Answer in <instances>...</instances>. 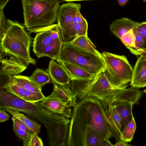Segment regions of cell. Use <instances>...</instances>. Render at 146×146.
Returning a JSON list of instances; mask_svg holds the SVG:
<instances>
[{"label":"cell","instance_id":"7402d4cb","mask_svg":"<svg viewBox=\"0 0 146 146\" xmlns=\"http://www.w3.org/2000/svg\"><path fill=\"white\" fill-rule=\"evenodd\" d=\"M9 78L15 84L27 90L34 93L42 92V87L35 84L29 77L18 75Z\"/></svg>","mask_w":146,"mask_h":146},{"label":"cell","instance_id":"1f68e13d","mask_svg":"<svg viewBox=\"0 0 146 146\" xmlns=\"http://www.w3.org/2000/svg\"><path fill=\"white\" fill-rule=\"evenodd\" d=\"M13 131L17 137L23 141L27 138L30 135L19 127L15 124H13Z\"/></svg>","mask_w":146,"mask_h":146},{"label":"cell","instance_id":"d6986e66","mask_svg":"<svg viewBox=\"0 0 146 146\" xmlns=\"http://www.w3.org/2000/svg\"><path fill=\"white\" fill-rule=\"evenodd\" d=\"M52 83L53 89L51 94L71 107H74L77 104V99L68 84L62 85L54 82Z\"/></svg>","mask_w":146,"mask_h":146},{"label":"cell","instance_id":"44dd1931","mask_svg":"<svg viewBox=\"0 0 146 146\" xmlns=\"http://www.w3.org/2000/svg\"><path fill=\"white\" fill-rule=\"evenodd\" d=\"M58 63L64 68L72 80L92 79L96 76L86 70L71 64L63 62Z\"/></svg>","mask_w":146,"mask_h":146},{"label":"cell","instance_id":"4fadbf2b","mask_svg":"<svg viewBox=\"0 0 146 146\" xmlns=\"http://www.w3.org/2000/svg\"><path fill=\"white\" fill-rule=\"evenodd\" d=\"M9 79L2 88L6 91L14 94L17 97L30 102L42 101L45 98L42 93H34L27 90L15 84Z\"/></svg>","mask_w":146,"mask_h":146},{"label":"cell","instance_id":"ffe728a7","mask_svg":"<svg viewBox=\"0 0 146 146\" xmlns=\"http://www.w3.org/2000/svg\"><path fill=\"white\" fill-rule=\"evenodd\" d=\"M139 100L138 99L128 100L113 104L116 105L117 110L121 117L123 129L131 118L133 105L137 104Z\"/></svg>","mask_w":146,"mask_h":146},{"label":"cell","instance_id":"e575fe53","mask_svg":"<svg viewBox=\"0 0 146 146\" xmlns=\"http://www.w3.org/2000/svg\"><path fill=\"white\" fill-rule=\"evenodd\" d=\"M114 146L109 139L104 138L101 142L100 146Z\"/></svg>","mask_w":146,"mask_h":146},{"label":"cell","instance_id":"277c9868","mask_svg":"<svg viewBox=\"0 0 146 146\" xmlns=\"http://www.w3.org/2000/svg\"><path fill=\"white\" fill-rule=\"evenodd\" d=\"M9 20V27L0 40V52L19 59L27 66L31 64H35V60L30 55L31 37L18 21Z\"/></svg>","mask_w":146,"mask_h":146},{"label":"cell","instance_id":"9a60e30c","mask_svg":"<svg viewBox=\"0 0 146 146\" xmlns=\"http://www.w3.org/2000/svg\"><path fill=\"white\" fill-rule=\"evenodd\" d=\"M133 70L130 86L134 88L146 86V51L139 56Z\"/></svg>","mask_w":146,"mask_h":146},{"label":"cell","instance_id":"30bf717a","mask_svg":"<svg viewBox=\"0 0 146 146\" xmlns=\"http://www.w3.org/2000/svg\"><path fill=\"white\" fill-rule=\"evenodd\" d=\"M70 123L66 117L54 122L47 131L48 145L66 146Z\"/></svg>","mask_w":146,"mask_h":146},{"label":"cell","instance_id":"d6a6232c","mask_svg":"<svg viewBox=\"0 0 146 146\" xmlns=\"http://www.w3.org/2000/svg\"><path fill=\"white\" fill-rule=\"evenodd\" d=\"M12 119L13 123L15 124L19 127L31 135L32 132L29 128L22 122L14 116H12Z\"/></svg>","mask_w":146,"mask_h":146},{"label":"cell","instance_id":"5bb4252c","mask_svg":"<svg viewBox=\"0 0 146 146\" xmlns=\"http://www.w3.org/2000/svg\"><path fill=\"white\" fill-rule=\"evenodd\" d=\"M43 107L49 111L71 118L72 111L71 106L51 94L40 102Z\"/></svg>","mask_w":146,"mask_h":146},{"label":"cell","instance_id":"8d00e7d4","mask_svg":"<svg viewBox=\"0 0 146 146\" xmlns=\"http://www.w3.org/2000/svg\"><path fill=\"white\" fill-rule=\"evenodd\" d=\"M9 0H0V8L3 9Z\"/></svg>","mask_w":146,"mask_h":146},{"label":"cell","instance_id":"74e56055","mask_svg":"<svg viewBox=\"0 0 146 146\" xmlns=\"http://www.w3.org/2000/svg\"><path fill=\"white\" fill-rule=\"evenodd\" d=\"M119 4L121 6H124L129 0H117Z\"/></svg>","mask_w":146,"mask_h":146},{"label":"cell","instance_id":"3957f363","mask_svg":"<svg viewBox=\"0 0 146 146\" xmlns=\"http://www.w3.org/2000/svg\"><path fill=\"white\" fill-rule=\"evenodd\" d=\"M24 25L29 33H38L57 20L60 0H21Z\"/></svg>","mask_w":146,"mask_h":146},{"label":"cell","instance_id":"d4e9b609","mask_svg":"<svg viewBox=\"0 0 146 146\" xmlns=\"http://www.w3.org/2000/svg\"><path fill=\"white\" fill-rule=\"evenodd\" d=\"M29 78L41 87L47 84L52 83L49 74L46 71L39 68L36 69Z\"/></svg>","mask_w":146,"mask_h":146},{"label":"cell","instance_id":"ba28073f","mask_svg":"<svg viewBox=\"0 0 146 146\" xmlns=\"http://www.w3.org/2000/svg\"><path fill=\"white\" fill-rule=\"evenodd\" d=\"M102 56L106 64L105 72L113 86L119 87L131 82L133 69L125 56L105 51Z\"/></svg>","mask_w":146,"mask_h":146},{"label":"cell","instance_id":"836d02e7","mask_svg":"<svg viewBox=\"0 0 146 146\" xmlns=\"http://www.w3.org/2000/svg\"><path fill=\"white\" fill-rule=\"evenodd\" d=\"M4 109H0V122H3L9 119L10 116Z\"/></svg>","mask_w":146,"mask_h":146},{"label":"cell","instance_id":"7c38bea8","mask_svg":"<svg viewBox=\"0 0 146 146\" xmlns=\"http://www.w3.org/2000/svg\"><path fill=\"white\" fill-rule=\"evenodd\" d=\"M6 55L7 57H5L3 53L0 52L1 71L8 78L20 75L27 68L26 65L19 59L12 56Z\"/></svg>","mask_w":146,"mask_h":146},{"label":"cell","instance_id":"83f0119b","mask_svg":"<svg viewBox=\"0 0 146 146\" xmlns=\"http://www.w3.org/2000/svg\"><path fill=\"white\" fill-rule=\"evenodd\" d=\"M136 36L135 45L132 54L136 56H139L144 51L143 39L138 32L135 29H133Z\"/></svg>","mask_w":146,"mask_h":146},{"label":"cell","instance_id":"4316f807","mask_svg":"<svg viewBox=\"0 0 146 146\" xmlns=\"http://www.w3.org/2000/svg\"><path fill=\"white\" fill-rule=\"evenodd\" d=\"M136 39L134 31L133 29H131L123 35L120 40L132 53L135 46Z\"/></svg>","mask_w":146,"mask_h":146},{"label":"cell","instance_id":"e0dca14e","mask_svg":"<svg viewBox=\"0 0 146 146\" xmlns=\"http://www.w3.org/2000/svg\"><path fill=\"white\" fill-rule=\"evenodd\" d=\"M140 23L123 17L113 21L110 25V29L113 35L120 39L123 35L136 27Z\"/></svg>","mask_w":146,"mask_h":146},{"label":"cell","instance_id":"8fae6325","mask_svg":"<svg viewBox=\"0 0 146 146\" xmlns=\"http://www.w3.org/2000/svg\"><path fill=\"white\" fill-rule=\"evenodd\" d=\"M81 7L80 4L71 2L63 3L60 6L57 19L60 35L71 24L73 18L80 10Z\"/></svg>","mask_w":146,"mask_h":146},{"label":"cell","instance_id":"ab89813d","mask_svg":"<svg viewBox=\"0 0 146 146\" xmlns=\"http://www.w3.org/2000/svg\"><path fill=\"white\" fill-rule=\"evenodd\" d=\"M143 92L146 94V89L144 90Z\"/></svg>","mask_w":146,"mask_h":146},{"label":"cell","instance_id":"f1b7e54d","mask_svg":"<svg viewBox=\"0 0 146 146\" xmlns=\"http://www.w3.org/2000/svg\"><path fill=\"white\" fill-rule=\"evenodd\" d=\"M36 133H32L27 138L23 141V145L25 146H43L41 139Z\"/></svg>","mask_w":146,"mask_h":146},{"label":"cell","instance_id":"6da1fadb","mask_svg":"<svg viewBox=\"0 0 146 146\" xmlns=\"http://www.w3.org/2000/svg\"><path fill=\"white\" fill-rule=\"evenodd\" d=\"M78 101L88 98L100 101L105 111L115 102L127 85L115 87L111 83L105 71L101 72L93 79H73L68 84Z\"/></svg>","mask_w":146,"mask_h":146},{"label":"cell","instance_id":"ac0fdd59","mask_svg":"<svg viewBox=\"0 0 146 146\" xmlns=\"http://www.w3.org/2000/svg\"><path fill=\"white\" fill-rule=\"evenodd\" d=\"M50 75L52 81L57 83L66 85L71 80L66 71L60 64L51 59L46 71Z\"/></svg>","mask_w":146,"mask_h":146},{"label":"cell","instance_id":"2e32d148","mask_svg":"<svg viewBox=\"0 0 146 146\" xmlns=\"http://www.w3.org/2000/svg\"><path fill=\"white\" fill-rule=\"evenodd\" d=\"M105 116L109 128L117 142L120 140L122 126L121 117L117 112L116 105L113 104L105 112Z\"/></svg>","mask_w":146,"mask_h":146},{"label":"cell","instance_id":"4dcf8cb0","mask_svg":"<svg viewBox=\"0 0 146 146\" xmlns=\"http://www.w3.org/2000/svg\"><path fill=\"white\" fill-rule=\"evenodd\" d=\"M135 29L142 37L144 41V50L146 51V21L143 22Z\"/></svg>","mask_w":146,"mask_h":146},{"label":"cell","instance_id":"7a4b0ae2","mask_svg":"<svg viewBox=\"0 0 146 146\" xmlns=\"http://www.w3.org/2000/svg\"><path fill=\"white\" fill-rule=\"evenodd\" d=\"M86 127L96 131L105 138L109 139L113 136L105 118L103 106L96 99L88 98L77 101L73 107L69 134Z\"/></svg>","mask_w":146,"mask_h":146},{"label":"cell","instance_id":"cb8c5ba5","mask_svg":"<svg viewBox=\"0 0 146 146\" xmlns=\"http://www.w3.org/2000/svg\"><path fill=\"white\" fill-rule=\"evenodd\" d=\"M68 43L74 46L87 51L97 54H101L88 38V35L78 36Z\"/></svg>","mask_w":146,"mask_h":146},{"label":"cell","instance_id":"60d3db41","mask_svg":"<svg viewBox=\"0 0 146 146\" xmlns=\"http://www.w3.org/2000/svg\"><path fill=\"white\" fill-rule=\"evenodd\" d=\"M143 1L145 2H146V0H143Z\"/></svg>","mask_w":146,"mask_h":146},{"label":"cell","instance_id":"f546056e","mask_svg":"<svg viewBox=\"0 0 146 146\" xmlns=\"http://www.w3.org/2000/svg\"><path fill=\"white\" fill-rule=\"evenodd\" d=\"M3 9L0 8V40H1L6 33L9 25V19L5 16Z\"/></svg>","mask_w":146,"mask_h":146},{"label":"cell","instance_id":"5b68a950","mask_svg":"<svg viewBox=\"0 0 146 146\" xmlns=\"http://www.w3.org/2000/svg\"><path fill=\"white\" fill-rule=\"evenodd\" d=\"M13 109L26 114L33 120L43 124L48 130L54 122L66 117L52 113L42 107L40 102H30L1 88L0 109Z\"/></svg>","mask_w":146,"mask_h":146},{"label":"cell","instance_id":"8992f818","mask_svg":"<svg viewBox=\"0 0 146 146\" xmlns=\"http://www.w3.org/2000/svg\"><path fill=\"white\" fill-rule=\"evenodd\" d=\"M57 61L71 64L95 76L105 71L106 68L102 53L91 52L69 43H62Z\"/></svg>","mask_w":146,"mask_h":146},{"label":"cell","instance_id":"603a6c76","mask_svg":"<svg viewBox=\"0 0 146 146\" xmlns=\"http://www.w3.org/2000/svg\"><path fill=\"white\" fill-rule=\"evenodd\" d=\"M4 110L22 122L29 128L32 133L38 134L39 133L41 125L37 122L31 119L17 110L9 108Z\"/></svg>","mask_w":146,"mask_h":146},{"label":"cell","instance_id":"52a82bcc","mask_svg":"<svg viewBox=\"0 0 146 146\" xmlns=\"http://www.w3.org/2000/svg\"><path fill=\"white\" fill-rule=\"evenodd\" d=\"M62 42L57 24L37 33L34 38L33 50L38 58L47 57L57 60Z\"/></svg>","mask_w":146,"mask_h":146},{"label":"cell","instance_id":"d590c367","mask_svg":"<svg viewBox=\"0 0 146 146\" xmlns=\"http://www.w3.org/2000/svg\"><path fill=\"white\" fill-rule=\"evenodd\" d=\"M132 145L128 144L127 142H125L121 140L117 141L114 146H132Z\"/></svg>","mask_w":146,"mask_h":146},{"label":"cell","instance_id":"f35d334b","mask_svg":"<svg viewBox=\"0 0 146 146\" xmlns=\"http://www.w3.org/2000/svg\"><path fill=\"white\" fill-rule=\"evenodd\" d=\"M66 1L67 2H71L74 1H89V0H60Z\"/></svg>","mask_w":146,"mask_h":146},{"label":"cell","instance_id":"9c48e42d","mask_svg":"<svg viewBox=\"0 0 146 146\" xmlns=\"http://www.w3.org/2000/svg\"><path fill=\"white\" fill-rule=\"evenodd\" d=\"M104 138L96 131L88 127L69 134L67 146H100Z\"/></svg>","mask_w":146,"mask_h":146},{"label":"cell","instance_id":"484cf974","mask_svg":"<svg viewBox=\"0 0 146 146\" xmlns=\"http://www.w3.org/2000/svg\"><path fill=\"white\" fill-rule=\"evenodd\" d=\"M136 127V123L132 114L131 119L121 132L120 139L126 142H130L133 138Z\"/></svg>","mask_w":146,"mask_h":146}]
</instances>
